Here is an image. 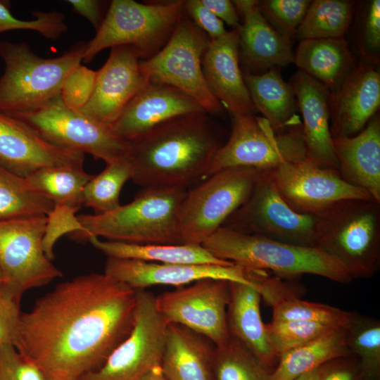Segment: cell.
Segmentation results:
<instances>
[{
	"label": "cell",
	"instance_id": "2",
	"mask_svg": "<svg viewBox=\"0 0 380 380\" xmlns=\"http://www.w3.org/2000/svg\"><path fill=\"white\" fill-rule=\"evenodd\" d=\"M222 145L208 113L172 118L127 141L131 180L143 188L188 190L209 177Z\"/></svg>",
	"mask_w": 380,
	"mask_h": 380
},
{
	"label": "cell",
	"instance_id": "21",
	"mask_svg": "<svg viewBox=\"0 0 380 380\" xmlns=\"http://www.w3.org/2000/svg\"><path fill=\"white\" fill-rule=\"evenodd\" d=\"M243 19L239 32V58L243 72L260 74L293 63L292 42L265 18L258 1H232Z\"/></svg>",
	"mask_w": 380,
	"mask_h": 380
},
{
	"label": "cell",
	"instance_id": "42",
	"mask_svg": "<svg viewBox=\"0 0 380 380\" xmlns=\"http://www.w3.org/2000/svg\"><path fill=\"white\" fill-rule=\"evenodd\" d=\"M97 70L80 64L65 77L60 92L69 108L80 111L90 99L96 84Z\"/></svg>",
	"mask_w": 380,
	"mask_h": 380
},
{
	"label": "cell",
	"instance_id": "20",
	"mask_svg": "<svg viewBox=\"0 0 380 380\" xmlns=\"http://www.w3.org/2000/svg\"><path fill=\"white\" fill-rule=\"evenodd\" d=\"M329 125L332 138L350 137L360 132L380 106V74L361 63L330 93Z\"/></svg>",
	"mask_w": 380,
	"mask_h": 380
},
{
	"label": "cell",
	"instance_id": "33",
	"mask_svg": "<svg viewBox=\"0 0 380 380\" xmlns=\"http://www.w3.org/2000/svg\"><path fill=\"white\" fill-rule=\"evenodd\" d=\"M83 167H55L38 170L25 177L34 190L54 205L78 210L82 205L83 190L92 177Z\"/></svg>",
	"mask_w": 380,
	"mask_h": 380
},
{
	"label": "cell",
	"instance_id": "18",
	"mask_svg": "<svg viewBox=\"0 0 380 380\" xmlns=\"http://www.w3.org/2000/svg\"><path fill=\"white\" fill-rule=\"evenodd\" d=\"M84 154L56 146L27 123L0 113V165L18 176L45 167H83Z\"/></svg>",
	"mask_w": 380,
	"mask_h": 380
},
{
	"label": "cell",
	"instance_id": "23",
	"mask_svg": "<svg viewBox=\"0 0 380 380\" xmlns=\"http://www.w3.org/2000/svg\"><path fill=\"white\" fill-rule=\"evenodd\" d=\"M202 70L213 96L232 116L256 111L244 82L239 58L238 30L210 40L203 55Z\"/></svg>",
	"mask_w": 380,
	"mask_h": 380
},
{
	"label": "cell",
	"instance_id": "28",
	"mask_svg": "<svg viewBox=\"0 0 380 380\" xmlns=\"http://www.w3.org/2000/svg\"><path fill=\"white\" fill-rule=\"evenodd\" d=\"M293 63L298 70L336 91L356 66L344 37L300 40Z\"/></svg>",
	"mask_w": 380,
	"mask_h": 380
},
{
	"label": "cell",
	"instance_id": "26",
	"mask_svg": "<svg viewBox=\"0 0 380 380\" xmlns=\"http://www.w3.org/2000/svg\"><path fill=\"white\" fill-rule=\"evenodd\" d=\"M258 284L229 281L227 324L229 334L244 344L266 367L273 371L279 357L267 339L260 315Z\"/></svg>",
	"mask_w": 380,
	"mask_h": 380
},
{
	"label": "cell",
	"instance_id": "49",
	"mask_svg": "<svg viewBox=\"0 0 380 380\" xmlns=\"http://www.w3.org/2000/svg\"><path fill=\"white\" fill-rule=\"evenodd\" d=\"M202 4L223 23L232 30H239L241 26L239 15L232 1L229 0H201Z\"/></svg>",
	"mask_w": 380,
	"mask_h": 380
},
{
	"label": "cell",
	"instance_id": "30",
	"mask_svg": "<svg viewBox=\"0 0 380 380\" xmlns=\"http://www.w3.org/2000/svg\"><path fill=\"white\" fill-rule=\"evenodd\" d=\"M87 241L108 258H112L167 264L235 265L215 258L202 245L137 244L102 240L95 236L89 237Z\"/></svg>",
	"mask_w": 380,
	"mask_h": 380
},
{
	"label": "cell",
	"instance_id": "13",
	"mask_svg": "<svg viewBox=\"0 0 380 380\" xmlns=\"http://www.w3.org/2000/svg\"><path fill=\"white\" fill-rule=\"evenodd\" d=\"M168 323L158 311L156 296L136 289L134 322L128 336L115 349L102 367L79 380H137L160 367Z\"/></svg>",
	"mask_w": 380,
	"mask_h": 380
},
{
	"label": "cell",
	"instance_id": "48",
	"mask_svg": "<svg viewBox=\"0 0 380 380\" xmlns=\"http://www.w3.org/2000/svg\"><path fill=\"white\" fill-rule=\"evenodd\" d=\"M317 380H365L357 357L353 355L334 358L319 367Z\"/></svg>",
	"mask_w": 380,
	"mask_h": 380
},
{
	"label": "cell",
	"instance_id": "34",
	"mask_svg": "<svg viewBox=\"0 0 380 380\" xmlns=\"http://www.w3.org/2000/svg\"><path fill=\"white\" fill-rule=\"evenodd\" d=\"M53 203L30 186L25 177L0 165V220L48 215Z\"/></svg>",
	"mask_w": 380,
	"mask_h": 380
},
{
	"label": "cell",
	"instance_id": "15",
	"mask_svg": "<svg viewBox=\"0 0 380 380\" xmlns=\"http://www.w3.org/2000/svg\"><path fill=\"white\" fill-rule=\"evenodd\" d=\"M268 172L282 198L299 213L319 215L341 201L374 200L365 189L345 181L338 170L307 158Z\"/></svg>",
	"mask_w": 380,
	"mask_h": 380
},
{
	"label": "cell",
	"instance_id": "35",
	"mask_svg": "<svg viewBox=\"0 0 380 380\" xmlns=\"http://www.w3.org/2000/svg\"><path fill=\"white\" fill-rule=\"evenodd\" d=\"M353 13V4L349 1H311L296 34L300 40L343 37Z\"/></svg>",
	"mask_w": 380,
	"mask_h": 380
},
{
	"label": "cell",
	"instance_id": "46",
	"mask_svg": "<svg viewBox=\"0 0 380 380\" xmlns=\"http://www.w3.org/2000/svg\"><path fill=\"white\" fill-rule=\"evenodd\" d=\"M360 51L366 60L376 63L380 50V1L369 4L364 21Z\"/></svg>",
	"mask_w": 380,
	"mask_h": 380
},
{
	"label": "cell",
	"instance_id": "14",
	"mask_svg": "<svg viewBox=\"0 0 380 380\" xmlns=\"http://www.w3.org/2000/svg\"><path fill=\"white\" fill-rule=\"evenodd\" d=\"M46 223V215L0 220L3 285L20 298L25 291L62 277L43 248Z\"/></svg>",
	"mask_w": 380,
	"mask_h": 380
},
{
	"label": "cell",
	"instance_id": "32",
	"mask_svg": "<svg viewBox=\"0 0 380 380\" xmlns=\"http://www.w3.org/2000/svg\"><path fill=\"white\" fill-rule=\"evenodd\" d=\"M294 289L282 282L264 293L262 297L272 307V321L303 320L346 328L352 320L354 312L302 300L291 292Z\"/></svg>",
	"mask_w": 380,
	"mask_h": 380
},
{
	"label": "cell",
	"instance_id": "40",
	"mask_svg": "<svg viewBox=\"0 0 380 380\" xmlns=\"http://www.w3.org/2000/svg\"><path fill=\"white\" fill-rule=\"evenodd\" d=\"M9 2L0 1V33L11 30H32L48 39H58L68 30L65 16L58 11L32 13L33 20H20L10 11Z\"/></svg>",
	"mask_w": 380,
	"mask_h": 380
},
{
	"label": "cell",
	"instance_id": "37",
	"mask_svg": "<svg viewBox=\"0 0 380 380\" xmlns=\"http://www.w3.org/2000/svg\"><path fill=\"white\" fill-rule=\"evenodd\" d=\"M272 371L244 344L230 338L215 346L213 380H270Z\"/></svg>",
	"mask_w": 380,
	"mask_h": 380
},
{
	"label": "cell",
	"instance_id": "51",
	"mask_svg": "<svg viewBox=\"0 0 380 380\" xmlns=\"http://www.w3.org/2000/svg\"><path fill=\"white\" fill-rule=\"evenodd\" d=\"M137 380H167L163 374L160 367H157L143 376L139 378Z\"/></svg>",
	"mask_w": 380,
	"mask_h": 380
},
{
	"label": "cell",
	"instance_id": "43",
	"mask_svg": "<svg viewBox=\"0 0 380 380\" xmlns=\"http://www.w3.org/2000/svg\"><path fill=\"white\" fill-rule=\"evenodd\" d=\"M77 210L64 205H54L46 215V223L42 245L46 256L53 260L56 242L65 234L80 232L81 223L76 216Z\"/></svg>",
	"mask_w": 380,
	"mask_h": 380
},
{
	"label": "cell",
	"instance_id": "38",
	"mask_svg": "<svg viewBox=\"0 0 380 380\" xmlns=\"http://www.w3.org/2000/svg\"><path fill=\"white\" fill-rule=\"evenodd\" d=\"M346 342L364 379L380 380V322L354 312L346 327Z\"/></svg>",
	"mask_w": 380,
	"mask_h": 380
},
{
	"label": "cell",
	"instance_id": "9",
	"mask_svg": "<svg viewBox=\"0 0 380 380\" xmlns=\"http://www.w3.org/2000/svg\"><path fill=\"white\" fill-rule=\"evenodd\" d=\"M260 170H221L186 191L179 215L182 243L202 245L248 198Z\"/></svg>",
	"mask_w": 380,
	"mask_h": 380
},
{
	"label": "cell",
	"instance_id": "3",
	"mask_svg": "<svg viewBox=\"0 0 380 380\" xmlns=\"http://www.w3.org/2000/svg\"><path fill=\"white\" fill-rule=\"evenodd\" d=\"M187 190L144 188L130 203L103 214L78 215L82 229L72 239L89 237L137 244H181L179 215Z\"/></svg>",
	"mask_w": 380,
	"mask_h": 380
},
{
	"label": "cell",
	"instance_id": "8",
	"mask_svg": "<svg viewBox=\"0 0 380 380\" xmlns=\"http://www.w3.org/2000/svg\"><path fill=\"white\" fill-rule=\"evenodd\" d=\"M232 117L228 141L215 156L209 177L236 167L270 171L278 166L306 158L302 124L276 132L268 121L254 114Z\"/></svg>",
	"mask_w": 380,
	"mask_h": 380
},
{
	"label": "cell",
	"instance_id": "54",
	"mask_svg": "<svg viewBox=\"0 0 380 380\" xmlns=\"http://www.w3.org/2000/svg\"><path fill=\"white\" fill-rule=\"evenodd\" d=\"M46 380H62V379H53V378H48Z\"/></svg>",
	"mask_w": 380,
	"mask_h": 380
},
{
	"label": "cell",
	"instance_id": "4",
	"mask_svg": "<svg viewBox=\"0 0 380 380\" xmlns=\"http://www.w3.org/2000/svg\"><path fill=\"white\" fill-rule=\"evenodd\" d=\"M215 258L249 270L271 271L281 278L310 274L341 284L353 279L346 268L318 246L287 243L221 227L202 244Z\"/></svg>",
	"mask_w": 380,
	"mask_h": 380
},
{
	"label": "cell",
	"instance_id": "36",
	"mask_svg": "<svg viewBox=\"0 0 380 380\" xmlns=\"http://www.w3.org/2000/svg\"><path fill=\"white\" fill-rule=\"evenodd\" d=\"M132 167L127 153L106 163L98 175H93L85 185L82 205L91 208L94 214H103L120 206V194L125 182L132 179Z\"/></svg>",
	"mask_w": 380,
	"mask_h": 380
},
{
	"label": "cell",
	"instance_id": "5",
	"mask_svg": "<svg viewBox=\"0 0 380 380\" xmlns=\"http://www.w3.org/2000/svg\"><path fill=\"white\" fill-rule=\"evenodd\" d=\"M86 43L74 44L56 58H42L26 42L0 41L5 69L0 77V113L37 109L60 95L68 75L81 64Z\"/></svg>",
	"mask_w": 380,
	"mask_h": 380
},
{
	"label": "cell",
	"instance_id": "29",
	"mask_svg": "<svg viewBox=\"0 0 380 380\" xmlns=\"http://www.w3.org/2000/svg\"><path fill=\"white\" fill-rule=\"evenodd\" d=\"M281 68L275 67L260 74L243 72L251 99L276 132L301 124L296 114L297 99L290 83L284 80Z\"/></svg>",
	"mask_w": 380,
	"mask_h": 380
},
{
	"label": "cell",
	"instance_id": "6",
	"mask_svg": "<svg viewBox=\"0 0 380 380\" xmlns=\"http://www.w3.org/2000/svg\"><path fill=\"white\" fill-rule=\"evenodd\" d=\"M317 246L336 259L352 279L380 268V203L348 199L318 215Z\"/></svg>",
	"mask_w": 380,
	"mask_h": 380
},
{
	"label": "cell",
	"instance_id": "41",
	"mask_svg": "<svg viewBox=\"0 0 380 380\" xmlns=\"http://www.w3.org/2000/svg\"><path fill=\"white\" fill-rule=\"evenodd\" d=\"M310 2L308 0H265L258 1V6L268 23L281 35L291 39L302 23Z\"/></svg>",
	"mask_w": 380,
	"mask_h": 380
},
{
	"label": "cell",
	"instance_id": "1",
	"mask_svg": "<svg viewBox=\"0 0 380 380\" xmlns=\"http://www.w3.org/2000/svg\"><path fill=\"white\" fill-rule=\"evenodd\" d=\"M136 289L103 273L58 284L22 312L13 346L48 378L79 380L128 336Z\"/></svg>",
	"mask_w": 380,
	"mask_h": 380
},
{
	"label": "cell",
	"instance_id": "53",
	"mask_svg": "<svg viewBox=\"0 0 380 380\" xmlns=\"http://www.w3.org/2000/svg\"><path fill=\"white\" fill-rule=\"evenodd\" d=\"M4 284V279H3V277H2V274L0 272V286H2Z\"/></svg>",
	"mask_w": 380,
	"mask_h": 380
},
{
	"label": "cell",
	"instance_id": "17",
	"mask_svg": "<svg viewBox=\"0 0 380 380\" xmlns=\"http://www.w3.org/2000/svg\"><path fill=\"white\" fill-rule=\"evenodd\" d=\"M139 58L132 46L111 48L107 61L97 70L92 95L80 112L99 122L112 125L148 82L141 70Z\"/></svg>",
	"mask_w": 380,
	"mask_h": 380
},
{
	"label": "cell",
	"instance_id": "16",
	"mask_svg": "<svg viewBox=\"0 0 380 380\" xmlns=\"http://www.w3.org/2000/svg\"><path fill=\"white\" fill-rule=\"evenodd\" d=\"M229 281L204 279L156 296V306L168 324L185 327L215 346L230 336L227 324Z\"/></svg>",
	"mask_w": 380,
	"mask_h": 380
},
{
	"label": "cell",
	"instance_id": "27",
	"mask_svg": "<svg viewBox=\"0 0 380 380\" xmlns=\"http://www.w3.org/2000/svg\"><path fill=\"white\" fill-rule=\"evenodd\" d=\"M215 345L179 324H168L160 369L167 380H213Z\"/></svg>",
	"mask_w": 380,
	"mask_h": 380
},
{
	"label": "cell",
	"instance_id": "44",
	"mask_svg": "<svg viewBox=\"0 0 380 380\" xmlns=\"http://www.w3.org/2000/svg\"><path fill=\"white\" fill-rule=\"evenodd\" d=\"M46 379L44 372L13 345H0V380Z\"/></svg>",
	"mask_w": 380,
	"mask_h": 380
},
{
	"label": "cell",
	"instance_id": "50",
	"mask_svg": "<svg viewBox=\"0 0 380 380\" xmlns=\"http://www.w3.org/2000/svg\"><path fill=\"white\" fill-rule=\"evenodd\" d=\"M77 14L87 19L97 31L104 16L102 14V3L97 0H68Z\"/></svg>",
	"mask_w": 380,
	"mask_h": 380
},
{
	"label": "cell",
	"instance_id": "39",
	"mask_svg": "<svg viewBox=\"0 0 380 380\" xmlns=\"http://www.w3.org/2000/svg\"><path fill=\"white\" fill-rule=\"evenodd\" d=\"M336 328L341 327L303 320H272L265 324L267 339L278 357Z\"/></svg>",
	"mask_w": 380,
	"mask_h": 380
},
{
	"label": "cell",
	"instance_id": "31",
	"mask_svg": "<svg viewBox=\"0 0 380 380\" xmlns=\"http://www.w3.org/2000/svg\"><path fill=\"white\" fill-rule=\"evenodd\" d=\"M351 355L346 342V328H336L281 354L270 380H292L334 358Z\"/></svg>",
	"mask_w": 380,
	"mask_h": 380
},
{
	"label": "cell",
	"instance_id": "25",
	"mask_svg": "<svg viewBox=\"0 0 380 380\" xmlns=\"http://www.w3.org/2000/svg\"><path fill=\"white\" fill-rule=\"evenodd\" d=\"M338 170L347 182L367 191L380 203V119L375 114L350 137L333 139Z\"/></svg>",
	"mask_w": 380,
	"mask_h": 380
},
{
	"label": "cell",
	"instance_id": "7",
	"mask_svg": "<svg viewBox=\"0 0 380 380\" xmlns=\"http://www.w3.org/2000/svg\"><path fill=\"white\" fill-rule=\"evenodd\" d=\"M184 12V0H113L95 36L86 43L82 61L89 63L102 50L118 46H132L146 60L167 42Z\"/></svg>",
	"mask_w": 380,
	"mask_h": 380
},
{
	"label": "cell",
	"instance_id": "11",
	"mask_svg": "<svg viewBox=\"0 0 380 380\" xmlns=\"http://www.w3.org/2000/svg\"><path fill=\"white\" fill-rule=\"evenodd\" d=\"M222 227L293 245L315 247L318 215L293 210L282 198L268 171H260L246 201Z\"/></svg>",
	"mask_w": 380,
	"mask_h": 380
},
{
	"label": "cell",
	"instance_id": "10",
	"mask_svg": "<svg viewBox=\"0 0 380 380\" xmlns=\"http://www.w3.org/2000/svg\"><path fill=\"white\" fill-rule=\"evenodd\" d=\"M210 39L185 12L165 46L140 61L148 82L173 87L196 101L208 114L224 108L210 91L202 70L203 55Z\"/></svg>",
	"mask_w": 380,
	"mask_h": 380
},
{
	"label": "cell",
	"instance_id": "45",
	"mask_svg": "<svg viewBox=\"0 0 380 380\" xmlns=\"http://www.w3.org/2000/svg\"><path fill=\"white\" fill-rule=\"evenodd\" d=\"M20 300L4 285L0 286V345H13L22 313Z\"/></svg>",
	"mask_w": 380,
	"mask_h": 380
},
{
	"label": "cell",
	"instance_id": "52",
	"mask_svg": "<svg viewBox=\"0 0 380 380\" xmlns=\"http://www.w3.org/2000/svg\"><path fill=\"white\" fill-rule=\"evenodd\" d=\"M319 367L304 373L292 380H317Z\"/></svg>",
	"mask_w": 380,
	"mask_h": 380
},
{
	"label": "cell",
	"instance_id": "19",
	"mask_svg": "<svg viewBox=\"0 0 380 380\" xmlns=\"http://www.w3.org/2000/svg\"><path fill=\"white\" fill-rule=\"evenodd\" d=\"M104 273L134 289L153 285L180 287L204 279L256 284L252 271L236 265L167 264L108 258Z\"/></svg>",
	"mask_w": 380,
	"mask_h": 380
},
{
	"label": "cell",
	"instance_id": "24",
	"mask_svg": "<svg viewBox=\"0 0 380 380\" xmlns=\"http://www.w3.org/2000/svg\"><path fill=\"white\" fill-rule=\"evenodd\" d=\"M289 83L303 118L306 158L319 166L338 170L329 125V90L299 70Z\"/></svg>",
	"mask_w": 380,
	"mask_h": 380
},
{
	"label": "cell",
	"instance_id": "22",
	"mask_svg": "<svg viewBox=\"0 0 380 380\" xmlns=\"http://www.w3.org/2000/svg\"><path fill=\"white\" fill-rule=\"evenodd\" d=\"M197 113L206 112L187 94L167 84L148 82L110 126L127 141L169 120Z\"/></svg>",
	"mask_w": 380,
	"mask_h": 380
},
{
	"label": "cell",
	"instance_id": "47",
	"mask_svg": "<svg viewBox=\"0 0 380 380\" xmlns=\"http://www.w3.org/2000/svg\"><path fill=\"white\" fill-rule=\"evenodd\" d=\"M184 12L210 40L217 39L227 32L224 23L205 7L201 0L184 1Z\"/></svg>",
	"mask_w": 380,
	"mask_h": 380
},
{
	"label": "cell",
	"instance_id": "12",
	"mask_svg": "<svg viewBox=\"0 0 380 380\" xmlns=\"http://www.w3.org/2000/svg\"><path fill=\"white\" fill-rule=\"evenodd\" d=\"M6 115L27 123L56 146L88 153L106 164L127 153V141L110 125L69 108L60 95L37 109Z\"/></svg>",
	"mask_w": 380,
	"mask_h": 380
}]
</instances>
